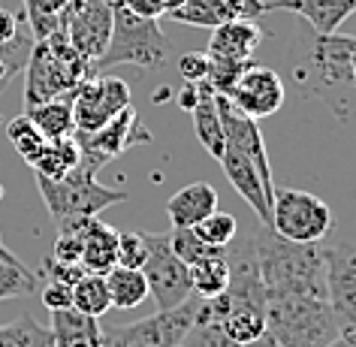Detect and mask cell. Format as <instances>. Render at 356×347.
<instances>
[{
	"mask_svg": "<svg viewBox=\"0 0 356 347\" xmlns=\"http://www.w3.org/2000/svg\"><path fill=\"white\" fill-rule=\"evenodd\" d=\"M353 40L356 37L302 28L287 51L296 94L302 100H323L341 121L356 118V82L350 76Z\"/></svg>",
	"mask_w": 356,
	"mask_h": 347,
	"instance_id": "1",
	"label": "cell"
},
{
	"mask_svg": "<svg viewBox=\"0 0 356 347\" xmlns=\"http://www.w3.org/2000/svg\"><path fill=\"white\" fill-rule=\"evenodd\" d=\"M251 239L266 296L272 293H326L323 275V248L296 245L275 233L272 227L257 229Z\"/></svg>",
	"mask_w": 356,
	"mask_h": 347,
	"instance_id": "2",
	"label": "cell"
},
{
	"mask_svg": "<svg viewBox=\"0 0 356 347\" xmlns=\"http://www.w3.org/2000/svg\"><path fill=\"white\" fill-rule=\"evenodd\" d=\"M341 332L326 293L266 296V332L278 347H326Z\"/></svg>",
	"mask_w": 356,
	"mask_h": 347,
	"instance_id": "3",
	"label": "cell"
},
{
	"mask_svg": "<svg viewBox=\"0 0 356 347\" xmlns=\"http://www.w3.org/2000/svg\"><path fill=\"white\" fill-rule=\"evenodd\" d=\"M24 109L58 97H70L82 85V79L91 76V64L70 46L67 33L55 31L46 40H37L31 49V58L24 64Z\"/></svg>",
	"mask_w": 356,
	"mask_h": 347,
	"instance_id": "4",
	"label": "cell"
},
{
	"mask_svg": "<svg viewBox=\"0 0 356 347\" xmlns=\"http://www.w3.org/2000/svg\"><path fill=\"white\" fill-rule=\"evenodd\" d=\"M166 60H169V37L160 28V22L133 15L127 6L112 0V37L91 73H100L106 67H139L157 73Z\"/></svg>",
	"mask_w": 356,
	"mask_h": 347,
	"instance_id": "5",
	"label": "cell"
},
{
	"mask_svg": "<svg viewBox=\"0 0 356 347\" xmlns=\"http://www.w3.org/2000/svg\"><path fill=\"white\" fill-rule=\"evenodd\" d=\"M37 188L55 227L100 218V211L118 206V202H127V191L106 188V184L97 181V172L85 169L82 163L70 169L64 179H42V175H37Z\"/></svg>",
	"mask_w": 356,
	"mask_h": 347,
	"instance_id": "6",
	"label": "cell"
},
{
	"mask_svg": "<svg viewBox=\"0 0 356 347\" xmlns=\"http://www.w3.org/2000/svg\"><path fill=\"white\" fill-rule=\"evenodd\" d=\"M269 227L287 242L317 245L332 229V209L320 197L299 188H275Z\"/></svg>",
	"mask_w": 356,
	"mask_h": 347,
	"instance_id": "7",
	"label": "cell"
},
{
	"mask_svg": "<svg viewBox=\"0 0 356 347\" xmlns=\"http://www.w3.org/2000/svg\"><path fill=\"white\" fill-rule=\"evenodd\" d=\"M200 296H191L178 308L157 311L127 326H106L100 335V347H178L191 323L197 320Z\"/></svg>",
	"mask_w": 356,
	"mask_h": 347,
	"instance_id": "8",
	"label": "cell"
},
{
	"mask_svg": "<svg viewBox=\"0 0 356 347\" xmlns=\"http://www.w3.org/2000/svg\"><path fill=\"white\" fill-rule=\"evenodd\" d=\"M145 263H142V275L148 284V296H154L157 311L178 308L181 302L193 296L191 287V269L175 257L169 248L166 233H145Z\"/></svg>",
	"mask_w": 356,
	"mask_h": 347,
	"instance_id": "9",
	"label": "cell"
},
{
	"mask_svg": "<svg viewBox=\"0 0 356 347\" xmlns=\"http://www.w3.org/2000/svg\"><path fill=\"white\" fill-rule=\"evenodd\" d=\"M73 139L79 145V163H82L85 169H91V172H100L109 160L121 157L127 148L148 145L151 133L142 127L136 109L127 106V109H121L112 121H106L100 130H91V133L76 130Z\"/></svg>",
	"mask_w": 356,
	"mask_h": 347,
	"instance_id": "10",
	"label": "cell"
},
{
	"mask_svg": "<svg viewBox=\"0 0 356 347\" xmlns=\"http://www.w3.org/2000/svg\"><path fill=\"white\" fill-rule=\"evenodd\" d=\"M73 121L76 130L91 133L100 130L106 121H112L121 109L130 106V85L118 76L94 73L82 79V85L73 91Z\"/></svg>",
	"mask_w": 356,
	"mask_h": 347,
	"instance_id": "11",
	"label": "cell"
},
{
	"mask_svg": "<svg viewBox=\"0 0 356 347\" xmlns=\"http://www.w3.org/2000/svg\"><path fill=\"white\" fill-rule=\"evenodd\" d=\"M215 103H218V115H220V127H224L227 148H233L236 154H242L248 163L257 169L263 188L269 193H275V175H272L269 154H266V142H263L260 124L238 112L224 94H215Z\"/></svg>",
	"mask_w": 356,
	"mask_h": 347,
	"instance_id": "12",
	"label": "cell"
},
{
	"mask_svg": "<svg viewBox=\"0 0 356 347\" xmlns=\"http://www.w3.org/2000/svg\"><path fill=\"white\" fill-rule=\"evenodd\" d=\"M323 275H326V299L332 305L338 326L356 329V245L341 242L323 248Z\"/></svg>",
	"mask_w": 356,
	"mask_h": 347,
	"instance_id": "13",
	"label": "cell"
},
{
	"mask_svg": "<svg viewBox=\"0 0 356 347\" xmlns=\"http://www.w3.org/2000/svg\"><path fill=\"white\" fill-rule=\"evenodd\" d=\"M64 33L70 46L94 70V64L103 58L112 37V0H79L76 10L70 13V19L64 24Z\"/></svg>",
	"mask_w": 356,
	"mask_h": 347,
	"instance_id": "14",
	"label": "cell"
},
{
	"mask_svg": "<svg viewBox=\"0 0 356 347\" xmlns=\"http://www.w3.org/2000/svg\"><path fill=\"white\" fill-rule=\"evenodd\" d=\"M227 100L242 115L260 121V118L275 115L284 106V100H287V85H284V79L275 73V70L251 64L238 76V82L233 85V91L227 94Z\"/></svg>",
	"mask_w": 356,
	"mask_h": 347,
	"instance_id": "15",
	"label": "cell"
},
{
	"mask_svg": "<svg viewBox=\"0 0 356 347\" xmlns=\"http://www.w3.org/2000/svg\"><path fill=\"white\" fill-rule=\"evenodd\" d=\"M218 163H220V169H224L227 181L236 188V193L248 202V206H251L254 215L260 218V224L269 227V220H272V193L263 188L257 169L248 163L242 154H236L233 148H224V154L218 157Z\"/></svg>",
	"mask_w": 356,
	"mask_h": 347,
	"instance_id": "16",
	"label": "cell"
},
{
	"mask_svg": "<svg viewBox=\"0 0 356 347\" xmlns=\"http://www.w3.org/2000/svg\"><path fill=\"white\" fill-rule=\"evenodd\" d=\"M275 10L299 15L317 33H335L356 13V0H272V3H266V13Z\"/></svg>",
	"mask_w": 356,
	"mask_h": 347,
	"instance_id": "17",
	"label": "cell"
},
{
	"mask_svg": "<svg viewBox=\"0 0 356 347\" xmlns=\"http://www.w3.org/2000/svg\"><path fill=\"white\" fill-rule=\"evenodd\" d=\"M266 40V31L257 22H224L211 28L209 40V58H227V60H251V55Z\"/></svg>",
	"mask_w": 356,
	"mask_h": 347,
	"instance_id": "18",
	"label": "cell"
},
{
	"mask_svg": "<svg viewBox=\"0 0 356 347\" xmlns=\"http://www.w3.org/2000/svg\"><path fill=\"white\" fill-rule=\"evenodd\" d=\"M211 211H218V191L209 181H193L188 188L172 193L166 202V215L172 220V227H197L202 218H209Z\"/></svg>",
	"mask_w": 356,
	"mask_h": 347,
	"instance_id": "19",
	"label": "cell"
},
{
	"mask_svg": "<svg viewBox=\"0 0 356 347\" xmlns=\"http://www.w3.org/2000/svg\"><path fill=\"white\" fill-rule=\"evenodd\" d=\"M82 269L94 275H106L118 266V229L109 227L100 218H91L85 224L82 239Z\"/></svg>",
	"mask_w": 356,
	"mask_h": 347,
	"instance_id": "20",
	"label": "cell"
},
{
	"mask_svg": "<svg viewBox=\"0 0 356 347\" xmlns=\"http://www.w3.org/2000/svg\"><path fill=\"white\" fill-rule=\"evenodd\" d=\"M51 347H100V320L79 314L76 308L51 311Z\"/></svg>",
	"mask_w": 356,
	"mask_h": 347,
	"instance_id": "21",
	"label": "cell"
},
{
	"mask_svg": "<svg viewBox=\"0 0 356 347\" xmlns=\"http://www.w3.org/2000/svg\"><path fill=\"white\" fill-rule=\"evenodd\" d=\"M191 118H193V130H197L200 145L218 160L220 154H224V148H227V139H224V127H220L215 91H211L206 82H200V103L193 106Z\"/></svg>",
	"mask_w": 356,
	"mask_h": 347,
	"instance_id": "22",
	"label": "cell"
},
{
	"mask_svg": "<svg viewBox=\"0 0 356 347\" xmlns=\"http://www.w3.org/2000/svg\"><path fill=\"white\" fill-rule=\"evenodd\" d=\"M73 97V94H70ZM70 97H58V100H46L37 106H28L24 115L33 121L46 139H67L76 133V121H73V100Z\"/></svg>",
	"mask_w": 356,
	"mask_h": 347,
	"instance_id": "23",
	"label": "cell"
},
{
	"mask_svg": "<svg viewBox=\"0 0 356 347\" xmlns=\"http://www.w3.org/2000/svg\"><path fill=\"white\" fill-rule=\"evenodd\" d=\"M188 269H191L193 296L215 299L218 293H224L227 284H229V254H227V248H218L215 254L202 257L200 263L188 266Z\"/></svg>",
	"mask_w": 356,
	"mask_h": 347,
	"instance_id": "24",
	"label": "cell"
},
{
	"mask_svg": "<svg viewBox=\"0 0 356 347\" xmlns=\"http://www.w3.org/2000/svg\"><path fill=\"white\" fill-rule=\"evenodd\" d=\"M79 0H24V22L33 33V40H46L49 33L64 31L70 13L76 10Z\"/></svg>",
	"mask_w": 356,
	"mask_h": 347,
	"instance_id": "25",
	"label": "cell"
},
{
	"mask_svg": "<svg viewBox=\"0 0 356 347\" xmlns=\"http://www.w3.org/2000/svg\"><path fill=\"white\" fill-rule=\"evenodd\" d=\"M106 287H109V302L112 308L130 311L142 305L148 299V284L142 269H124V266H115V269L106 272Z\"/></svg>",
	"mask_w": 356,
	"mask_h": 347,
	"instance_id": "26",
	"label": "cell"
},
{
	"mask_svg": "<svg viewBox=\"0 0 356 347\" xmlns=\"http://www.w3.org/2000/svg\"><path fill=\"white\" fill-rule=\"evenodd\" d=\"M76 166H79V145L73 136L49 139L31 163L33 175H42V179H64L70 169H76Z\"/></svg>",
	"mask_w": 356,
	"mask_h": 347,
	"instance_id": "27",
	"label": "cell"
},
{
	"mask_svg": "<svg viewBox=\"0 0 356 347\" xmlns=\"http://www.w3.org/2000/svg\"><path fill=\"white\" fill-rule=\"evenodd\" d=\"M169 19L181 24H193V28H209V31L224 22H236L227 0H184L178 10L169 13Z\"/></svg>",
	"mask_w": 356,
	"mask_h": 347,
	"instance_id": "28",
	"label": "cell"
},
{
	"mask_svg": "<svg viewBox=\"0 0 356 347\" xmlns=\"http://www.w3.org/2000/svg\"><path fill=\"white\" fill-rule=\"evenodd\" d=\"M73 308L79 311V314L97 317V320H100L106 311L112 308V302H109V287H106V275L85 272L82 278L73 284Z\"/></svg>",
	"mask_w": 356,
	"mask_h": 347,
	"instance_id": "29",
	"label": "cell"
},
{
	"mask_svg": "<svg viewBox=\"0 0 356 347\" xmlns=\"http://www.w3.org/2000/svg\"><path fill=\"white\" fill-rule=\"evenodd\" d=\"M37 290V275L24 266L19 257L0 248V299L31 296Z\"/></svg>",
	"mask_w": 356,
	"mask_h": 347,
	"instance_id": "30",
	"label": "cell"
},
{
	"mask_svg": "<svg viewBox=\"0 0 356 347\" xmlns=\"http://www.w3.org/2000/svg\"><path fill=\"white\" fill-rule=\"evenodd\" d=\"M0 347H51V329L22 314L0 326Z\"/></svg>",
	"mask_w": 356,
	"mask_h": 347,
	"instance_id": "31",
	"label": "cell"
},
{
	"mask_svg": "<svg viewBox=\"0 0 356 347\" xmlns=\"http://www.w3.org/2000/svg\"><path fill=\"white\" fill-rule=\"evenodd\" d=\"M178 347H238L233 338H229L215 317H209L202 311V299H200V311H197V320L191 323V329L184 332V338L178 341Z\"/></svg>",
	"mask_w": 356,
	"mask_h": 347,
	"instance_id": "32",
	"label": "cell"
},
{
	"mask_svg": "<svg viewBox=\"0 0 356 347\" xmlns=\"http://www.w3.org/2000/svg\"><path fill=\"white\" fill-rule=\"evenodd\" d=\"M6 139L13 142V148L22 154L24 163H33V157L42 151V145H46V136L33 127V121L28 118V115H19V118H13L10 124H6Z\"/></svg>",
	"mask_w": 356,
	"mask_h": 347,
	"instance_id": "33",
	"label": "cell"
},
{
	"mask_svg": "<svg viewBox=\"0 0 356 347\" xmlns=\"http://www.w3.org/2000/svg\"><path fill=\"white\" fill-rule=\"evenodd\" d=\"M193 236L200 239V242H206L211 248H227L233 239L238 236V224L233 215H227V211H211L209 218H202L197 227H191Z\"/></svg>",
	"mask_w": 356,
	"mask_h": 347,
	"instance_id": "34",
	"label": "cell"
},
{
	"mask_svg": "<svg viewBox=\"0 0 356 347\" xmlns=\"http://www.w3.org/2000/svg\"><path fill=\"white\" fill-rule=\"evenodd\" d=\"M254 60H227V58H211L209 64V76H206V85L211 88L215 94H229L233 85L238 82V76L251 67Z\"/></svg>",
	"mask_w": 356,
	"mask_h": 347,
	"instance_id": "35",
	"label": "cell"
},
{
	"mask_svg": "<svg viewBox=\"0 0 356 347\" xmlns=\"http://www.w3.org/2000/svg\"><path fill=\"white\" fill-rule=\"evenodd\" d=\"M169 248H172L175 257L184 266H193V263H200L202 257H209V254L218 251V248L200 242V239L193 236V229H188V227H172V233H169Z\"/></svg>",
	"mask_w": 356,
	"mask_h": 347,
	"instance_id": "36",
	"label": "cell"
},
{
	"mask_svg": "<svg viewBox=\"0 0 356 347\" xmlns=\"http://www.w3.org/2000/svg\"><path fill=\"white\" fill-rule=\"evenodd\" d=\"M145 233H118V266L124 269H142L145 263Z\"/></svg>",
	"mask_w": 356,
	"mask_h": 347,
	"instance_id": "37",
	"label": "cell"
},
{
	"mask_svg": "<svg viewBox=\"0 0 356 347\" xmlns=\"http://www.w3.org/2000/svg\"><path fill=\"white\" fill-rule=\"evenodd\" d=\"M209 64H211L209 51H184V55L178 58V76H181L184 82H193V85L206 82Z\"/></svg>",
	"mask_w": 356,
	"mask_h": 347,
	"instance_id": "38",
	"label": "cell"
},
{
	"mask_svg": "<svg viewBox=\"0 0 356 347\" xmlns=\"http://www.w3.org/2000/svg\"><path fill=\"white\" fill-rule=\"evenodd\" d=\"M42 305L49 311L73 308V287H70V284H60V281H46V287H42Z\"/></svg>",
	"mask_w": 356,
	"mask_h": 347,
	"instance_id": "39",
	"label": "cell"
},
{
	"mask_svg": "<svg viewBox=\"0 0 356 347\" xmlns=\"http://www.w3.org/2000/svg\"><path fill=\"white\" fill-rule=\"evenodd\" d=\"M42 272L49 275V281H60V284H70V287L85 275L82 263H60V260H51V257L42 263Z\"/></svg>",
	"mask_w": 356,
	"mask_h": 347,
	"instance_id": "40",
	"label": "cell"
},
{
	"mask_svg": "<svg viewBox=\"0 0 356 347\" xmlns=\"http://www.w3.org/2000/svg\"><path fill=\"white\" fill-rule=\"evenodd\" d=\"M121 6H127L133 15H142V19H160L163 15V3L160 0H118Z\"/></svg>",
	"mask_w": 356,
	"mask_h": 347,
	"instance_id": "41",
	"label": "cell"
},
{
	"mask_svg": "<svg viewBox=\"0 0 356 347\" xmlns=\"http://www.w3.org/2000/svg\"><path fill=\"white\" fill-rule=\"evenodd\" d=\"M19 22H22L19 15L0 6V46H3V42H10L15 33H19Z\"/></svg>",
	"mask_w": 356,
	"mask_h": 347,
	"instance_id": "42",
	"label": "cell"
},
{
	"mask_svg": "<svg viewBox=\"0 0 356 347\" xmlns=\"http://www.w3.org/2000/svg\"><path fill=\"white\" fill-rule=\"evenodd\" d=\"M175 100H178V106H181L184 112H193V106L200 103V82L193 85V82H184V88L175 94Z\"/></svg>",
	"mask_w": 356,
	"mask_h": 347,
	"instance_id": "43",
	"label": "cell"
},
{
	"mask_svg": "<svg viewBox=\"0 0 356 347\" xmlns=\"http://www.w3.org/2000/svg\"><path fill=\"white\" fill-rule=\"evenodd\" d=\"M326 347H356V329H344V332H338Z\"/></svg>",
	"mask_w": 356,
	"mask_h": 347,
	"instance_id": "44",
	"label": "cell"
},
{
	"mask_svg": "<svg viewBox=\"0 0 356 347\" xmlns=\"http://www.w3.org/2000/svg\"><path fill=\"white\" fill-rule=\"evenodd\" d=\"M238 347H278V344H275L269 335H260V338H254V341H248V344H238Z\"/></svg>",
	"mask_w": 356,
	"mask_h": 347,
	"instance_id": "45",
	"label": "cell"
},
{
	"mask_svg": "<svg viewBox=\"0 0 356 347\" xmlns=\"http://www.w3.org/2000/svg\"><path fill=\"white\" fill-rule=\"evenodd\" d=\"M160 3H163V15H169L172 10H178V6H181L184 0H160Z\"/></svg>",
	"mask_w": 356,
	"mask_h": 347,
	"instance_id": "46",
	"label": "cell"
},
{
	"mask_svg": "<svg viewBox=\"0 0 356 347\" xmlns=\"http://www.w3.org/2000/svg\"><path fill=\"white\" fill-rule=\"evenodd\" d=\"M350 76L356 82V40H353V49H350Z\"/></svg>",
	"mask_w": 356,
	"mask_h": 347,
	"instance_id": "47",
	"label": "cell"
},
{
	"mask_svg": "<svg viewBox=\"0 0 356 347\" xmlns=\"http://www.w3.org/2000/svg\"><path fill=\"white\" fill-rule=\"evenodd\" d=\"M0 88H3V64H0Z\"/></svg>",
	"mask_w": 356,
	"mask_h": 347,
	"instance_id": "48",
	"label": "cell"
},
{
	"mask_svg": "<svg viewBox=\"0 0 356 347\" xmlns=\"http://www.w3.org/2000/svg\"><path fill=\"white\" fill-rule=\"evenodd\" d=\"M0 248H3V242H0Z\"/></svg>",
	"mask_w": 356,
	"mask_h": 347,
	"instance_id": "49",
	"label": "cell"
}]
</instances>
